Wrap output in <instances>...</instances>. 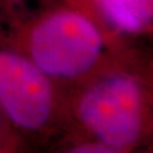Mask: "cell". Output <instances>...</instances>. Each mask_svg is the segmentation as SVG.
Listing matches in <instances>:
<instances>
[{
  "mask_svg": "<svg viewBox=\"0 0 153 153\" xmlns=\"http://www.w3.org/2000/svg\"><path fill=\"white\" fill-rule=\"evenodd\" d=\"M30 59L47 76L75 78L88 73L103 51V39L92 22L71 10L52 13L28 36Z\"/></svg>",
  "mask_w": 153,
  "mask_h": 153,
  "instance_id": "6da1fadb",
  "label": "cell"
},
{
  "mask_svg": "<svg viewBox=\"0 0 153 153\" xmlns=\"http://www.w3.org/2000/svg\"><path fill=\"white\" fill-rule=\"evenodd\" d=\"M144 98L140 82L126 74L103 77L86 90L77 105L84 127L114 151L131 148L143 127Z\"/></svg>",
  "mask_w": 153,
  "mask_h": 153,
  "instance_id": "7a4b0ae2",
  "label": "cell"
},
{
  "mask_svg": "<svg viewBox=\"0 0 153 153\" xmlns=\"http://www.w3.org/2000/svg\"><path fill=\"white\" fill-rule=\"evenodd\" d=\"M55 99L49 76L31 59L0 51V107L14 125L40 131L49 124Z\"/></svg>",
  "mask_w": 153,
  "mask_h": 153,
  "instance_id": "3957f363",
  "label": "cell"
},
{
  "mask_svg": "<svg viewBox=\"0 0 153 153\" xmlns=\"http://www.w3.org/2000/svg\"><path fill=\"white\" fill-rule=\"evenodd\" d=\"M105 19L118 31L140 33L152 22L153 0H97Z\"/></svg>",
  "mask_w": 153,
  "mask_h": 153,
  "instance_id": "277c9868",
  "label": "cell"
},
{
  "mask_svg": "<svg viewBox=\"0 0 153 153\" xmlns=\"http://www.w3.org/2000/svg\"><path fill=\"white\" fill-rule=\"evenodd\" d=\"M74 152H85V153H99V152H115L112 149H110L109 146L104 145L102 143L95 141L94 143H88V144H84L81 146L75 148Z\"/></svg>",
  "mask_w": 153,
  "mask_h": 153,
  "instance_id": "5b68a950",
  "label": "cell"
}]
</instances>
